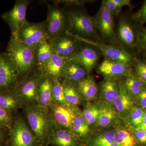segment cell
Listing matches in <instances>:
<instances>
[{
  "label": "cell",
  "mask_w": 146,
  "mask_h": 146,
  "mask_svg": "<svg viewBox=\"0 0 146 146\" xmlns=\"http://www.w3.org/2000/svg\"><path fill=\"white\" fill-rule=\"evenodd\" d=\"M5 53L18 72L19 82L39 70L34 58V51L22 42L16 34H11Z\"/></svg>",
  "instance_id": "obj_1"
},
{
  "label": "cell",
  "mask_w": 146,
  "mask_h": 146,
  "mask_svg": "<svg viewBox=\"0 0 146 146\" xmlns=\"http://www.w3.org/2000/svg\"><path fill=\"white\" fill-rule=\"evenodd\" d=\"M25 108L30 128L41 146L49 145L50 140L58 128L54 122L48 108L39 104Z\"/></svg>",
  "instance_id": "obj_2"
},
{
  "label": "cell",
  "mask_w": 146,
  "mask_h": 146,
  "mask_svg": "<svg viewBox=\"0 0 146 146\" xmlns=\"http://www.w3.org/2000/svg\"><path fill=\"white\" fill-rule=\"evenodd\" d=\"M82 7H63L70 21V28L67 33L76 38L100 42L91 17L81 9Z\"/></svg>",
  "instance_id": "obj_3"
},
{
  "label": "cell",
  "mask_w": 146,
  "mask_h": 146,
  "mask_svg": "<svg viewBox=\"0 0 146 146\" xmlns=\"http://www.w3.org/2000/svg\"><path fill=\"white\" fill-rule=\"evenodd\" d=\"M51 2L52 4L47 3L46 21L48 41L66 34L70 26L69 18L63 7L57 1H51Z\"/></svg>",
  "instance_id": "obj_4"
},
{
  "label": "cell",
  "mask_w": 146,
  "mask_h": 146,
  "mask_svg": "<svg viewBox=\"0 0 146 146\" xmlns=\"http://www.w3.org/2000/svg\"><path fill=\"white\" fill-rule=\"evenodd\" d=\"M43 73L39 69L36 72L19 82L14 89L23 106L38 104V90Z\"/></svg>",
  "instance_id": "obj_5"
},
{
  "label": "cell",
  "mask_w": 146,
  "mask_h": 146,
  "mask_svg": "<svg viewBox=\"0 0 146 146\" xmlns=\"http://www.w3.org/2000/svg\"><path fill=\"white\" fill-rule=\"evenodd\" d=\"M7 146H42L36 136L21 117H14L9 129Z\"/></svg>",
  "instance_id": "obj_6"
},
{
  "label": "cell",
  "mask_w": 146,
  "mask_h": 146,
  "mask_svg": "<svg viewBox=\"0 0 146 146\" xmlns=\"http://www.w3.org/2000/svg\"><path fill=\"white\" fill-rule=\"evenodd\" d=\"M16 34L18 39L34 51L39 43L48 41L46 20L39 23L27 21Z\"/></svg>",
  "instance_id": "obj_7"
},
{
  "label": "cell",
  "mask_w": 146,
  "mask_h": 146,
  "mask_svg": "<svg viewBox=\"0 0 146 146\" xmlns=\"http://www.w3.org/2000/svg\"><path fill=\"white\" fill-rule=\"evenodd\" d=\"M95 28L105 40L112 44L118 42L115 31L114 17L101 5L99 10L91 17Z\"/></svg>",
  "instance_id": "obj_8"
},
{
  "label": "cell",
  "mask_w": 146,
  "mask_h": 146,
  "mask_svg": "<svg viewBox=\"0 0 146 146\" xmlns=\"http://www.w3.org/2000/svg\"><path fill=\"white\" fill-rule=\"evenodd\" d=\"M33 1L31 0H17L11 9L1 14V17L10 28L11 34H17L27 21V9Z\"/></svg>",
  "instance_id": "obj_9"
},
{
  "label": "cell",
  "mask_w": 146,
  "mask_h": 146,
  "mask_svg": "<svg viewBox=\"0 0 146 146\" xmlns=\"http://www.w3.org/2000/svg\"><path fill=\"white\" fill-rule=\"evenodd\" d=\"M76 38L84 44L91 45L96 48L103 55L105 59L122 62L130 65L132 63L133 60L132 55L122 47L106 44L101 42Z\"/></svg>",
  "instance_id": "obj_10"
},
{
  "label": "cell",
  "mask_w": 146,
  "mask_h": 146,
  "mask_svg": "<svg viewBox=\"0 0 146 146\" xmlns=\"http://www.w3.org/2000/svg\"><path fill=\"white\" fill-rule=\"evenodd\" d=\"M47 42L50 45L54 52L66 58L72 57L84 44L75 37L67 33Z\"/></svg>",
  "instance_id": "obj_11"
},
{
  "label": "cell",
  "mask_w": 146,
  "mask_h": 146,
  "mask_svg": "<svg viewBox=\"0 0 146 146\" xmlns=\"http://www.w3.org/2000/svg\"><path fill=\"white\" fill-rule=\"evenodd\" d=\"M18 82L15 66L5 52L0 53V92L13 89Z\"/></svg>",
  "instance_id": "obj_12"
},
{
  "label": "cell",
  "mask_w": 146,
  "mask_h": 146,
  "mask_svg": "<svg viewBox=\"0 0 146 146\" xmlns=\"http://www.w3.org/2000/svg\"><path fill=\"white\" fill-rule=\"evenodd\" d=\"M78 107L52 103L49 108L50 114L58 129L72 131L76 116V111Z\"/></svg>",
  "instance_id": "obj_13"
},
{
  "label": "cell",
  "mask_w": 146,
  "mask_h": 146,
  "mask_svg": "<svg viewBox=\"0 0 146 146\" xmlns=\"http://www.w3.org/2000/svg\"><path fill=\"white\" fill-rule=\"evenodd\" d=\"M98 72L104 79L120 80L131 74V65L104 58L99 65Z\"/></svg>",
  "instance_id": "obj_14"
},
{
  "label": "cell",
  "mask_w": 146,
  "mask_h": 146,
  "mask_svg": "<svg viewBox=\"0 0 146 146\" xmlns=\"http://www.w3.org/2000/svg\"><path fill=\"white\" fill-rule=\"evenodd\" d=\"M100 53L95 47L84 43L81 48L70 59L80 64L89 74L96 65Z\"/></svg>",
  "instance_id": "obj_15"
},
{
  "label": "cell",
  "mask_w": 146,
  "mask_h": 146,
  "mask_svg": "<svg viewBox=\"0 0 146 146\" xmlns=\"http://www.w3.org/2000/svg\"><path fill=\"white\" fill-rule=\"evenodd\" d=\"M134 104L122 79L120 81L119 94L112 104L119 119L123 121L125 119L134 107Z\"/></svg>",
  "instance_id": "obj_16"
},
{
  "label": "cell",
  "mask_w": 146,
  "mask_h": 146,
  "mask_svg": "<svg viewBox=\"0 0 146 146\" xmlns=\"http://www.w3.org/2000/svg\"><path fill=\"white\" fill-rule=\"evenodd\" d=\"M96 102L99 108L100 114L95 128L103 129L114 126L119 119L113 105L100 100Z\"/></svg>",
  "instance_id": "obj_17"
},
{
  "label": "cell",
  "mask_w": 146,
  "mask_h": 146,
  "mask_svg": "<svg viewBox=\"0 0 146 146\" xmlns=\"http://www.w3.org/2000/svg\"><path fill=\"white\" fill-rule=\"evenodd\" d=\"M68 59L54 52L50 60L39 69L44 75L62 81L63 70Z\"/></svg>",
  "instance_id": "obj_18"
},
{
  "label": "cell",
  "mask_w": 146,
  "mask_h": 146,
  "mask_svg": "<svg viewBox=\"0 0 146 146\" xmlns=\"http://www.w3.org/2000/svg\"><path fill=\"white\" fill-rule=\"evenodd\" d=\"M115 143L119 146H141L125 122L119 120L114 126Z\"/></svg>",
  "instance_id": "obj_19"
},
{
  "label": "cell",
  "mask_w": 146,
  "mask_h": 146,
  "mask_svg": "<svg viewBox=\"0 0 146 146\" xmlns=\"http://www.w3.org/2000/svg\"><path fill=\"white\" fill-rule=\"evenodd\" d=\"M71 131L83 146H84L93 133L91 132V128L86 122L82 111L78 108L76 110L75 118Z\"/></svg>",
  "instance_id": "obj_20"
},
{
  "label": "cell",
  "mask_w": 146,
  "mask_h": 146,
  "mask_svg": "<svg viewBox=\"0 0 146 146\" xmlns=\"http://www.w3.org/2000/svg\"><path fill=\"white\" fill-rule=\"evenodd\" d=\"M121 80L104 79L99 88V99L112 105L119 92Z\"/></svg>",
  "instance_id": "obj_21"
},
{
  "label": "cell",
  "mask_w": 146,
  "mask_h": 146,
  "mask_svg": "<svg viewBox=\"0 0 146 146\" xmlns=\"http://www.w3.org/2000/svg\"><path fill=\"white\" fill-rule=\"evenodd\" d=\"M138 33L136 32L132 24L127 19H121L119 22L117 39L124 44L129 47H136Z\"/></svg>",
  "instance_id": "obj_22"
},
{
  "label": "cell",
  "mask_w": 146,
  "mask_h": 146,
  "mask_svg": "<svg viewBox=\"0 0 146 146\" xmlns=\"http://www.w3.org/2000/svg\"><path fill=\"white\" fill-rule=\"evenodd\" d=\"M77 88L84 101L92 102L98 98L99 88L95 79L87 76L76 84Z\"/></svg>",
  "instance_id": "obj_23"
},
{
  "label": "cell",
  "mask_w": 146,
  "mask_h": 146,
  "mask_svg": "<svg viewBox=\"0 0 146 146\" xmlns=\"http://www.w3.org/2000/svg\"><path fill=\"white\" fill-rule=\"evenodd\" d=\"M87 71L82 65L70 58L68 59L63 70V80L76 84L88 76Z\"/></svg>",
  "instance_id": "obj_24"
},
{
  "label": "cell",
  "mask_w": 146,
  "mask_h": 146,
  "mask_svg": "<svg viewBox=\"0 0 146 146\" xmlns=\"http://www.w3.org/2000/svg\"><path fill=\"white\" fill-rule=\"evenodd\" d=\"M53 79L43 74L38 86V104L49 108L52 103Z\"/></svg>",
  "instance_id": "obj_25"
},
{
  "label": "cell",
  "mask_w": 146,
  "mask_h": 146,
  "mask_svg": "<svg viewBox=\"0 0 146 146\" xmlns=\"http://www.w3.org/2000/svg\"><path fill=\"white\" fill-rule=\"evenodd\" d=\"M0 106L13 115L23 106L14 88L0 92Z\"/></svg>",
  "instance_id": "obj_26"
},
{
  "label": "cell",
  "mask_w": 146,
  "mask_h": 146,
  "mask_svg": "<svg viewBox=\"0 0 146 146\" xmlns=\"http://www.w3.org/2000/svg\"><path fill=\"white\" fill-rule=\"evenodd\" d=\"M52 146H83L74 134L66 129H57L49 143Z\"/></svg>",
  "instance_id": "obj_27"
},
{
  "label": "cell",
  "mask_w": 146,
  "mask_h": 146,
  "mask_svg": "<svg viewBox=\"0 0 146 146\" xmlns=\"http://www.w3.org/2000/svg\"><path fill=\"white\" fill-rule=\"evenodd\" d=\"M114 143L115 131L113 128L92 133L84 146H108Z\"/></svg>",
  "instance_id": "obj_28"
},
{
  "label": "cell",
  "mask_w": 146,
  "mask_h": 146,
  "mask_svg": "<svg viewBox=\"0 0 146 146\" xmlns=\"http://www.w3.org/2000/svg\"><path fill=\"white\" fill-rule=\"evenodd\" d=\"M64 98L66 103L72 107H78L83 100L79 93L76 84L65 80L62 81Z\"/></svg>",
  "instance_id": "obj_29"
},
{
  "label": "cell",
  "mask_w": 146,
  "mask_h": 146,
  "mask_svg": "<svg viewBox=\"0 0 146 146\" xmlns=\"http://www.w3.org/2000/svg\"><path fill=\"white\" fill-rule=\"evenodd\" d=\"M53 52L52 48L47 41L41 42L37 45L34 51V58L39 69L50 60Z\"/></svg>",
  "instance_id": "obj_30"
},
{
  "label": "cell",
  "mask_w": 146,
  "mask_h": 146,
  "mask_svg": "<svg viewBox=\"0 0 146 146\" xmlns=\"http://www.w3.org/2000/svg\"><path fill=\"white\" fill-rule=\"evenodd\" d=\"M82 113L91 128H95L100 114V110L96 102H86Z\"/></svg>",
  "instance_id": "obj_31"
},
{
  "label": "cell",
  "mask_w": 146,
  "mask_h": 146,
  "mask_svg": "<svg viewBox=\"0 0 146 146\" xmlns=\"http://www.w3.org/2000/svg\"><path fill=\"white\" fill-rule=\"evenodd\" d=\"M123 80L128 93L133 101L146 84L132 74L123 78Z\"/></svg>",
  "instance_id": "obj_32"
},
{
  "label": "cell",
  "mask_w": 146,
  "mask_h": 146,
  "mask_svg": "<svg viewBox=\"0 0 146 146\" xmlns=\"http://www.w3.org/2000/svg\"><path fill=\"white\" fill-rule=\"evenodd\" d=\"M145 110L141 108L134 106L124 121L131 127H140L143 119Z\"/></svg>",
  "instance_id": "obj_33"
},
{
  "label": "cell",
  "mask_w": 146,
  "mask_h": 146,
  "mask_svg": "<svg viewBox=\"0 0 146 146\" xmlns=\"http://www.w3.org/2000/svg\"><path fill=\"white\" fill-rule=\"evenodd\" d=\"M52 97V103L70 106L65 100L62 81L53 79Z\"/></svg>",
  "instance_id": "obj_34"
},
{
  "label": "cell",
  "mask_w": 146,
  "mask_h": 146,
  "mask_svg": "<svg viewBox=\"0 0 146 146\" xmlns=\"http://www.w3.org/2000/svg\"><path fill=\"white\" fill-rule=\"evenodd\" d=\"M14 117L0 106V127L10 129L13 125Z\"/></svg>",
  "instance_id": "obj_35"
},
{
  "label": "cell",
  "mask_w": 146,
  "mask_h": 146,
  "mask_svg": "<svg viewBox=\"0 0 146 146\" xmlns=\"http://www.w3.org/2000/svg\"><path fill=\"white\" fill-rule=\"evenodd\" d=\"M134 75L146 84V60H139L136 61Z\"/></svg>",
  "instance_id": "obj_36"
},
{
  "label": "cell",
  "mask_w": 146,
  "mask_h": 146,
  "mask_svg": "<svg viewBox=\"0 0 146 146\" xmlns=\"http://www.w3.org/2000/svg\"><path fill=\"white\" fill-rule=\"evenodd\" d=\"M102 4L113 17L118 16L122 8L118 5L113 0H103L102 1Z\"/></svg>",
  "instance_id": "obj_37"
},
{
  "label": "cell",
  "mask_w": 146,
  "mask_h": 146,
  "mask_svg": "<svg viewBox=\"0 0 146 146\" xmlns=\"http://www.w3.org/2000/svg\"><path fill=\"white\" fill-rule=\"evenodd\" d=\"M130 127L131 132L138 143L141 146H146V131L140 127Z\"/></svg>",
  "instance_id": "obj_38"
},
{
  "label": "cell",
  "mask_w": 146,
  "mask_h": 146,
  "mask_svg": "<svg viewBox=\"0 0 146 146\" xmlns=\"http://www.w3.org/2000/svg\"><path fill=\"white\" fill-rule=\"evenodd\" d=\"M136 47L140 52L146 50V27L138 32Z\"/></svg>",
  "instance_id": "obj_39"
},
{
  "label": "cell",
  "mask_w": 146,
  "mask_h": 146,
  "mask_svg": "<svg viewBox=\"0 0 146 146\" xmlns=\"http://www.w3.org/2000/svg\"><path fill=\"white\" fill-rule=\"evenodd\" d=\"M134 21L141 25L146 23V0L140 9L133 15Z\"/></svg>",
  "instance_id": "obj_40"
},
{
  "label": "cell",
  "mask_w": 146,
  "mask_h": 146,
  "mask_svg": "<svg viewBox=\"0 0 146 146\" xmlns=\"http://www.w3.org/2000/svg\"><path fill=\"white\" fill-rule=\"evenodd\" d=\"M134 103L144 110H146V84H145L140 94L133 100Z\"/></svg>",
  "instance_id": "obj_41"
},
{
  "label": "cell",
  "mask_w": 146,
  "mask_h": 146,
  "mask_svg": "<svg viewBox=\"0 0 146 146\" xmlns=\"http://www.w3.org/2000/svg\"><path fill=\"white\" fill-rule=\"evenodd\" d=\"M60 5L63 7H69L72 6H83L85 3L94 2L95 1L91 0H65L57 1Z\"/></svg>",
  "instance_id": "obj_42"
},
{
  "label": "cell",
  "mask_w": 146,
  "mask_h": 146,
  "mask_svg": "<svg viewBox=\"0 0 146 146\" xmlns=\"http://www.w3.org/2000/svg\"><path fill=\"white\" fill-rule=\"evenodd\" d=\"M9 129L0 127V146H7Z\"/></svg>",
  "instance_id": "obj_43"
},
{
  "label": "cell",
  "mask_w": 146,
  "mask_h": 146,
  "mask_svg": "<svg viewBox=\"0 0 146 146\" xmlns=\"http://www.w3.org/2000/svg\"><path fill=\"white\" fill-rule=\"evenodd\" d=\"M118 5L122 7L124 6H128L130 8L132 7L130 0H113Z\"/></svg>",
  "instance_id": "obj_44"
},
{
  "label": "cell",
  "mask_w": 146,
  "mask_h": 146,
  "mask_svg": "<svg viewBox=\"0 0 146 146\" xmlns=\"http://www.w3.org/2000/svg\"><path fill=\"white\" fill-rule=\"evenodd\" d=\"M141 128L146 131V110H145L143 119L140 127Z\"/></svg>",
  "instance_id": "obj_45"
},
{
  "label": "cell",
  "mask_w": 146,
  "mask_h": 146,
  "mask_svg": "<svg viewBox=\"0 0 146 146\" xmlns=\"http://www.w3.org/2000/svg\"><path fill=\"white\" fill-rule=\"evenodd\" d=\"M108 146H119L118 145H117V144L115 143H114L111 144V145H108Z\"/></svg>",
  "instance_id": "obj_46"
},
{
  "label": "cell",
  "mask_w": 146,
  "mask_h": 146,
  "mask_svg": "<svg viewBox=\"0 0 146 146\" xmlns=\"http://www.w3.org/2000/svg\"><path fill=\"white\" fill-rule=\"evenodd\" d=\"M144 56L146 60V50L144 51Z\"/></svg>",
  "instance_id": "obj_47"
}]
</instances>
